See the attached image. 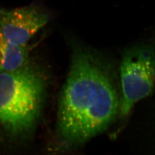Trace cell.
<instances>
[{
    "label": "cell",
    "instance_id": "6da1fadb",
    "mask_svg": "<svg viewBox=\"0 0 155 155\" xmlns=\"http://www.w3.org/2000/svg\"><path fill=\"white\" fill-rule=\"evenodd\" d=\"M120 101L105 64L94 54L77 50L59 98L58 131L67 146L83 144L106 130Z\"/></svg>",
    "mask_w": 155,
    "mask_h": 155
},
{
    "label": "cell",
    "instance_id": "7a4b0ae2",
    "mask_svg": "<svg viewBox=\"0 0 155 155\" xmlns=\"http://www.w3.org/2000/svg\"><path fill=\"white\" fill-rule=\"evenodd\" d=\"M47 77L29 62L0 73V133L11 140L25 136L35 127L44 102Z\"/></svg>",
    "mask_w": 155,
    "mask_h": 155
},
{
    "label": "cell",
    "instance_id": "3957f363",
    "mask_svg": "<svg viewBox=\"0 0 155 155\" xmlns=\"http://www.w3.org/2000/svg\"><path fill=\"white\" fill-rule=\"evenodd\" d=\"M122 99L119 112L127 116L134 105L149 96L155 83L154 51L147 46H136L124 54L120 66Z\"/></svg>",
    "mask_w": 155,
    "mask_h": 155
},
{
    "label": "cell",
    "instance_id": "277c9868",
    "mask_svg": "<svg viewBox=\"0 0 155 155\" xmlns=\"http://www.w3.org/2000/svg\"><path fill=\"white\" fill-rule=\"evenodd\" d=\"M48 22V15L35 6L0 9V43L25 46Z\"/></svg>",
    "mask_w": 155,
    "mask_h": 155
},
{
    "label": "cell",
    "instance_id": "5b68a950",
    "mask_svg": "<svg viewBox=\"0 0 155 155\" xmlns=\"http://www.w3.org/2000/svg\"><path fill=\"white\" fill-rule=\"evenodd\" d=\"M27 45L15 46L0 43V73L15 71L29 63Z\"/></svg>",
    "mask_w": 155,
    "mask_h": 155
}]
</instances>
